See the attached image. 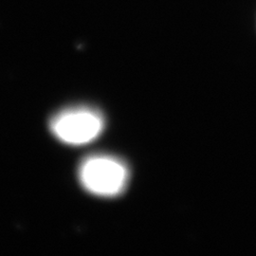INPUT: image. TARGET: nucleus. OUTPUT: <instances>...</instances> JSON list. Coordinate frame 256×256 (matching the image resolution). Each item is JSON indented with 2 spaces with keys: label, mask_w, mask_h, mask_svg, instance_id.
<instances>
[{
  "label": "nucleus",
  "mask_w": 256,
  "mask_h": 256,
  "mask_svg": "<svg viewBox=\"0 0 256 256\" xmlns=\"http://www.w3.org/2000/svg\"><path fill=\"white\" fill-rule=\"evenodd\" d=\"M104 128V119L98 110L77 106L63 110L50 122L52 134L62 142L79 146L99 137Z\"/></svg>",
  "instance_id": "obj_2"
},
{
  "label": "nucleus",
  "mask_w": 256,
  "mask_h": 256,
  "mask_svg": "<svg viewBox=\"0 0 256 256\" xmlns=\"http://www.w3.org/2000/svg\"><path fill=\"white\" fill-rule=\"evenodd\" d=\"M78 176L88 192L102 198H114L126 190L129 170L122 160L115 156L93 155L82 160Z\"/></svg>",
  "instance_id": "obj_1"
}]
</instances>
